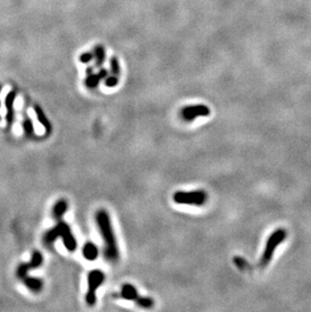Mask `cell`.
I'll use <instances>...</instances> for the list:
<instances>
[{"label":"cell","instance_id":"cell-1","mask_svg":"<svg viewBox=\"0 0 311 312\" xmlns=\"http://www.w3.org/2000/svg\"><path fill=\"white\" fill-rule=\"evenodd\" d=\"M95 220L104 244V257L108 262L114 264L119 259V250L110 216L106 210L100 209L96 212Z\"/></svg>","mask_w":311,"mask_h":312},{"label":"cell","instance_id":"cell-2","mask_svg":"<svg viewBox=\"0 0 311 312\" xmlns=\"http://www.w3.org/2000/svg\"><path fill=\"white\" fill-rule=\"evenodd\" d=\"M62 237L63 244L67 251L69 252H75L77 250V240L75 236L73 235L70 226H69L66 222L60 221L56 226L51 228L44 236V240L47 245H52L55 242L58 237Z\"/></svg>","mask_w":311,"mask_h":312},{"label":"cell","instance_id":"cell-3","mask_svg":"<svg viewBox=\"0 0 311 312\" xmlns=\"http://www.w3.org/2000/svg\"><path fill=\"white\" fill-rule=\"evenodd\" d=\"M207 193L203 190L194 191H177L173 195V200L177 204L202 206L207 201Z\"/></svg>","mask_w":311,"mask_h":312},{"label":"cell","instance_id":"cell-4","mask_svg":"<svg viewBox=\"0 0 311 312\" xmlns=\"http://www.w3.org/2000/svg\"><path fill=\"white\" fill-rule=\"evenodd\" d=\"M105 281V275L101 270L95 269L88 274V290L85 300L89 306H93L96 303V291Z\"/></svg>","mask_w":311,"mask_h":312},{"label":"cell","instance_id":"cell-5","mask_svg":"<svg viewBox=\"0 0 311 312\" xmlns=\"http://www.w3.org/2000/svg\"><path fill=\"white\" fill-rule=\"evenodd\" d=\"M209 114H210L209 107L203 105V104L185 106L181 110V117L184 121H193L198 117H206Z\"/></svg>","mask_w":311,"mask_h":312},{"label":"cell","instance_id":"cell-6","mask_svg":"<svg viewBox=\"0 0 311 312\" xmlns=\"http://www.w3.org/2000/svg\"><path fill=\"white\" fill-rule=\"evenodd\" d=\"M284 237V232L283 230H278L274 232L270 238L268 239V242H267V246H266V249H265V252L263 254V257L261 259V262H260V265L262 267H265L269 264V262L271 261L272 259V255L274 253V250L275 248L277 247L280 242L282 241Z\"/></svg>","mask_w":311,"mask_h":312},{"label":"cell","instance_id":"cell-7","mask_svg":"<svg viewBox=\"0 0 311 312\" xmlns=\"http://www.w3.org/2000/svg\"><path fill=\"white\" fill-rule=\"evenodd\" d=\"M44 262V258L42 256V254L39 252V251H34L32 253V256H31V260L29 263L27 264H22L20 265L18 268H17V271H16V275L17 277H19L20 279L24 278L25 276H27V272L28 270L30 269H36L38 267H40Z\"/></svg>","mask_w":311,"mask_h":312},{"label":"cell","instance_id":"cell-8","mask_svg":"<svg viewBox=\"0 0 311 312\" xmlns=\"http://www.w3.org/2000/svg\"><path fill=\"white\" fill-rule=\"evenodd\" d=\"M116 297L121 298L123 300H127V301H131V300L135 301L137 298L140 297V294H139V292H137L136 288L133 285L126 283V284L122 285L121 291L119 294L116 295Z\"/></svg>","mask_w":311,"mask_h":312},{"label":"cell","instance_id":"cell-9","mask_svg":"<svg viewBox=\"0 0 311 312\" xmlns=\"http://www.w3.org/2000/svg\"><path fill=\"white\" fill-rule=\"evenodd\" d=\"M108 76V72L107 70H105V69H101V70H99V72L97 74H89L85 80V85L90 88V89H93V88H96L98 86V84L100 83L101 80L105 79L106 77Z\"/></svg>","mask_w":311,"mask_h":312},{"label":"cell","instance_id":"cell-10","mask_svg":"<svg viewBox=\"0 0 311 312\" xmlns=\"http://www.w3.org/2000/svg\"><path fill=\"white\" fill-rule=\"evenodd\" d=\"M82 255L87 261H95L99 256V250L95 244L88 241L82 248Z\"/></svg>","mask_w":311,"mask_h":312},{"label":"cell","instance_id":"cell-11","mask_svg":"<svg viewBox=\"0 0 311 312\" xmlns=\"http://www.w3.org/2000/svg\"><path fill=\"white\" fill-rule=\"evenodd\" d=\"M22 281L24 285L32 292H40L44 287V282L39 278H34V277L25 276L24 278H22Z\"/></svg>","mask_w":311,"mask_h":312},{"label":"cell","instance_id":"cell-12","mask_svg":"<svg viewBox=\"0 0 311 312\" xmlns=\"http://www.w3.org/2000/svg\"><path fill=\"white\" fill-rule=\"evenodd\" d=\"M67 210H68V202L65 199H61L57 201L53 207V211H52L53 217L57 220H60Z\"/></svg>","mask_w":311,"mask_h":312},{"label":"cell","instance_id":"cell-13","mask_svg":"<svg viewBox=\"0 0 311 312\" xmlns=\"http://www.w3.org/2000/svg\"><path fill=\"white\" fill-rule=\"evenodd\" d=\"M14 97H15V93L14 92H10L5 100V105L7 108V115H6V120H7V124L11 125L12 120H13V101H14Z\"/></svg>","mask_w":311,"mask_h":312},{"label":"cell","instance_id":"cell-14","mask_svg":"<svg viewBox=\"0 0 311 312\" xmlns=\"http://www.w3.org/2000/svg\"><path fill=\"white\" fill-rule=\"evenodd\" d=\"M34 111L37 113V117L39 119V121L42 123V125L45 127L47 133L52 131V124L50 122V120L47 118L46 114L44 113V111L41 109V107L39 106H34Z\"/></svg>","mask_w":311,"mask_h":312},{"label":"cell","instance_id":"cell-15","mask_svg":"<svg viewBox=\"0 0 311 312\" xmlns=\"http://www.w3.org/2000/svg\"><path fill=\"white\" fill-rule=\"evenodd\" d=\"M93 56L95 59V65L96 67H100L103 62L105 60V50L101 45H98L95 47L94 52H93Z\"/></svg>","mask_w":311,"mask_h":312},{"label":"cell","instance_id":"cell-16","mask_svg":"<svg viewBox=\"0 0 311 312\" xmlns=\"http://www.w3.org/2000/svg\"><path fill=\"white\" fill-rule=\"evenodd\" d=\"M137 306H140L142 308H145V309H149V308H152L155 304L154 300L151 298V297H144V296H141L137 298L135 300Z\"/></svg>","mask_w":311,"mask_h":312},{"label":"cell","instance_id":"cell-17","mask_svg":"<svg viewBox=\"0 0 311 312\" xmlns=\"http://www.w3.org/2000/svg\"><path fill=\"white\" fill-rule=\"evenodd\" d=\"M110 66H111V72L113 75L118 76L120 73V67H119V62L117 57H112L110 60Z\"/></svg>","mask_w":311,"mask_h":312},{"label":"cell","instance_id":"cell-18","mask_svg":"<svg viewBox=\"0 0 311 312\" xmlns=\"http://www.w3.org/2000/svg\"><path fill=\"white\" fill-rule=\"evenodd\" d=\"M23 130H24L25 134H27V135L33 134V124L27 116L24 118V121H23Z\"/></svg>","mask_w":311,"mask_h":312},{"label":"cell","instance_id":"cell-19","mask_svg":"<svg viewBox=\"0 0 311 312\" xmlns=\"http://www.w3.org/2000/svg\"><path fill=\"white\" fill-rule=\"evenodd\" d=\"M104 83H105V86L108 87V88H113L115 87L117 84H118V77L116 75H113V76H107L105 79H104Z\"/></svg>","mask_w":311,"mask_h":312},{"label":"cell","instance_id":"cell-20","mask_svg":"<svg viewBox=\"0 0 311 312\" xmlns=\"http://www.w3.org/2000/svg\"><path fill=\"white\" fill-rule=\"evenodd\" d=\"M92 59H94V56H93V53H84L80 56V62L81 63H84V64H87L89 63Z\"/></svg>","mask_w":311,"mask_h":312},{"label":"cell","instance_id":"cell-21","mask_svg":"<svg viewBox=\"0 0 311 312\" xmlns=\"http://www.w3.org/2000/svg\"><path fill=\"white\" fill-rule=\"evenodd\" d=\"M93 73V68L92 67H88L87 68V74L89 75V74H92Z\"/></svg>","mask_w":311,"mask_h":312}]
</instances>
